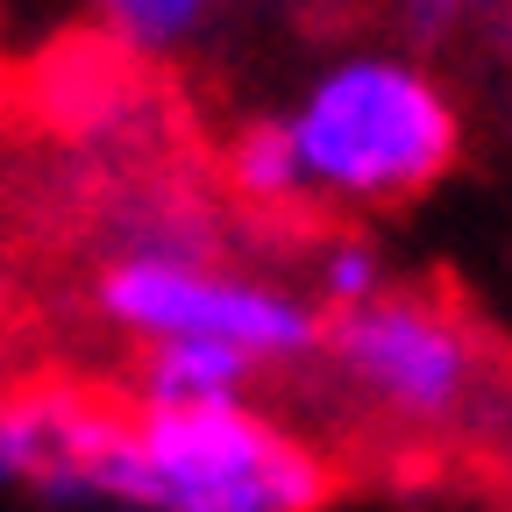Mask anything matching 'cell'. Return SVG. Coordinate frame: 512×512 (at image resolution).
I'll list each match as a JSON object with an SVG mask.
<instances>
[{
  "label": "cell",
  "instance_id": "obj_4",
  "mask_svg": "<svg viewBox=\"0 0 512 512\" xmlns=\"http://www.w3.org/2000/svg\"><path fill=\"white\" fill-rule=\"evenodd\" d=\"M313 377H328V392L384 434H448L484 384V349L441 292L392 285L384 299L328 320Z\"/></svg>",
  "mask_w": 512,
  "mask_h": 512
},
{
  "label": "cell",
  "instance_id": "obj_6",
  "mask_svg": "<svg viewBox=\"0 0 512 512\" xmlns=\"http://www.w3.org/2000/svg\"><path fill=\"white\" fill-rule=\"evenodd\" d=\"M235 0H86L93 36H107L128 64H171L192 57Z\"/></svg>",
  "mask_w": 512,
  "mask_h": 512
},
{
  "label": "cell",
  "instance_id": "obj_1",
  "mask_svg": "<svg viewBox=\"0 0 512 512\" xmlns=\"http://www.w3.org/2000/svg\"><path fill=\"white\" fill-rule=\"evenodd\" d=\"M306 185L313 228L377 221L427 200L470 157V107L406 43L342 50L313 64L306 86L278 107Z\"/></svg>",
  "mask_w": 512,
  "mask_h": 512
},
{
  "label": "cell",
  "instance_id": "obj_9",
  "mask_svg": "<svg viewBox=\"0 0 512 512\" xmlns=\"http://www.w3.org/2000/svg\"><path fill=\"white\" fill-rule=\"evenodd\" d=\"M0 491H29V427H22V384L0 377Z\"/></svg>",
  "mask_w": 512,
  "mask_h": 512
},
{
  "label": "cell",
  "instance_id": "obj_8",
  "mask_svg": "<svg viewBox=\"0 0 512 512\" xmlns=\"http://www.w3.org/2000/svg\"><path fill=\"white\" fill-rule=\"evenodd\" d=\"M491 8L498 0H399V22H406L413 43H448L470 22H491Z\"/></svg>",
  "mask_w": 512,
  "mask_h": 512
},
{
  "label": "cell",
  "instance_id": "obj_2",
  "mask_svg": "<svg viewBox=\"0 0 512 512\" xmlns=\"http://www.w3.org/2000/svg\"><path fill=\"white\" fill-rule=\"evenodd\" d=\"M342 463L328 441L271 406H128L86 470V512H328Z\"/></svg>",
  "mask_w": 512,
  "mask_h": 512
},
{
  "label": "cell",
  "instance_id": "obj_7",
  "mask_svg": "<svg viewBox=\"0 0 512 512\" xmlns=\"http://www.w3.org/2000/svg\"><path fill=\"white\" fill-rule=\"evenodd\" d=\"M299 249H306L299 256V285L328 306V320L356 313V306H370V299H384L399 285L392 278V256H384V242H377L370 221H328V228H313Z\"/></svg>",
  "mask_w": 512,
  "mask_h": 512
},
{
  "label": "cell",
  "instance_id": "obj_5",
  "mask_svg": "<svg viewBox=\"0 0 512 512\" xmlns=\"http://www.w3.org/2000/svg\"><path fill=\"white\" fill-rule=\"evenodd\" d=\"M256 384H271L249 356L235 349H214V342H164V349H136L121 356V377L114 392L128 406H164V413H185V406H249Z\"/></svg>",
  "mask_w": 512,
  "mask_h": 512
},
{
  "label": "cell",
  "instance_id": "obj_10",
  "mask_svg": "<svg viewBox=\"0 0 512 512\" xmlns=\"http://www.w3.org/2000/svg\"><path fill=\"white\" fill-rule=\"evenodd\" d=\"M491 43H498V57H505V72H512V0H498V8H491Z\"/></svg>",
  "mask_w": 512,
  "mask_h": 512
},
{
  "label": "cell",
  "instance_id": "obj_3",
  "mask_svg": "<svg viewBox=\"0 0 512 512\" xmlns=\"http://www.w3.org/2000/svg\"><path fill=\"white\" fill-rule=\"evenodd\" d=\"M86 299L128 356L164 342H214L249 356L264 377H306L328 349V306L299 285V271L242 264L228 249L114 242Z\"/></svg>",
  "mask_w": 512,
  "mask_h": 512
}]
</instances>
